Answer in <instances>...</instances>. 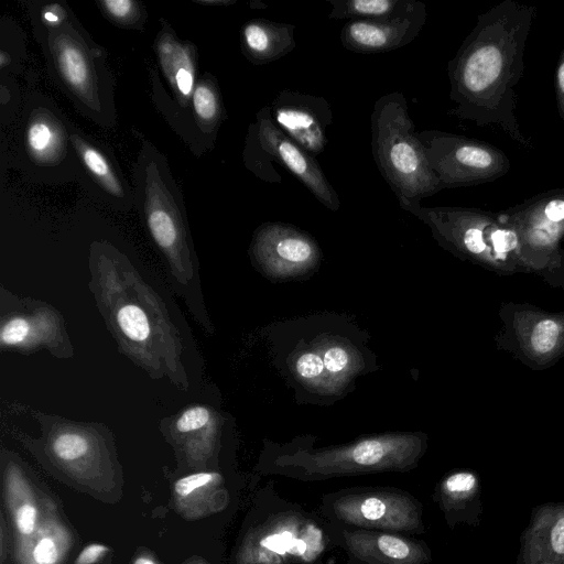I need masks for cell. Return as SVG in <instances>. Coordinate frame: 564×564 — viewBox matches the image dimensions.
Segmentation results:
<instances>
[{
    "mask_svg": "<svg viewBox=\"0 0 564 564\" xmlns=\"http://www.w3.org/2000/svg\"><path fill=\"white\" fill-rule=\"evenodd\" d=\"M31 318L23 315L10 316L2 322L0 341L2 347H26L35 343L34 327Z\"/></svg>",
    "mask_w": 564,
    "mask_h": 564,
    "instance_id": "484cf974",
    "label": "cell"
},
{
    "mask_svg": "<svg viewBox=\"0 0 564 564\" xmlns=\"http://www.w3.org/2000/svg\"><path fill=\"white\" fill-rule=\"evenodd\" d=\"M519 564H564V505H544L533 512Z\"/></svg>",
    "mask_w": 564,
    "mask_h": 564,
    "instance_id": "9a60e30c",
    "label": "cell"
},
{
    "mask_svg": "<svg viewBox=\"0 0 564 564\" xmlns=\"http://www.w3.org/2000/svg\"><path fill=\"white\" fill-rule=\"evenodd\" d=\"M90 449L88 437L79 430H66L58 433L52 442L54 455L63 462H75Z\"/></svg>",
    "mask_w": 564,
    "mask_h": 564,
    "instance_id": "d4e9b609",
    "label": "cell"
},
{
    "mask_svg": "<svg viewBox=\"0 0 564 564\" xmlns=\"http://www.w3.org/2000/svg\"><path fill=\"white\" fill-rule=\"evenodd\" d=\"M322 358L326 375L336 381L350 375L354 369V357L340 345L327 347Z\"/></svg>",
    "mask_w": 564,
    "mask_h": 564,
    "instance_id": "83f0119b",
    "label": "cell"
},
{
    "mask_svg": "<svg viewBox=\"0 0 564 564\" xmlns=\"http://www.w3.org/2000/svg\"><path fill=\"white\" fill-rule=\"evenodd\" d=\"M246 152L249 169L258 177L269 183H281L280 174L272 166V161L278 162L327 209H339V196L317 161L275 126L269 106L257 113V122L250 127Z\"/></svg>",
    "mask_w": 564,
    "mask_h": 564,
    "instance_id": "5b68a950",
    "label": "cell"
},
{
    "mask_svg": "<svg viewBox=\"0 0 564 564\" xmlns=\"http://www.w3.org/2000/svg\"><path fill=\"white\" fill-rule=\"evenodd\" d=\"M295 29L290 23L250 20L241 30L243 53L257 65L275 62L295 48Z\"/></svg>",
    "mask_w": 564,
    "mask_h": 564,
    "instance_id": "2e32d148",
    "label": "cell"
},
{
    "mask_svg": "<svg viewBox=\"0 0 564 564\" xmlns=\"http://www.w3.org/2000/svg\"><path fill=\"white\" fill-rule=\"evenodd\" d=\"M478 494V478L467 470L447 476L441 486L442 500L447 508L463 507L474 500Z\"/></svg>",
    "mask_w": 564,
    "mask_h": 564,
    "instance_id": "603a6c76",
    "label": "cell"
},
{
    "mask_svg": "<svg viewBox=\"0 0 564 564\" xmlns=\"http://www.w3.org/2000/svg\"><path fill=\"white\" fill-rule=\"evenodd\" d=\"M512 327L521 352L538 365H547L564 352V312L522 310L516 313Z\"/></svg>",
    "mask_w": 564,
    "mask_h": 564,
    "instance_id": "4fadbf2b",
    "label": "cell"
},
{
    "mask_svg": "<svg viewBox=\"0 0 564 564\" xmlns=\"http://www.w3.org/2000/svg\"><path fill=\"white\" fill-rule=\"evenodd\" d=\"M109 552V547L101 543L87 545L76 557L75 564H94Z\"/></svg>",
    "mask_w": 564,
    "mask_h": 564,
    "instance_id": "e575fe53",
    "label": "cell"
},
{
    "mask_svg": "<svg viewBox=\"0 0 564 564\" xmlns=\"http://www.w3.org/2000/svg\"><path fill=\"white\" fill-rule=\"evenodd\" d=\"M220 475L212 471H200L180 478L174 484V491L180 497H188L194 491L219 480Z\"/></svg>",
    "mask_w": 564,
    "mask_h": 564,
    "instance_id": "1f68e13d",
    "label": "cell"
},
{
    "mask_svg": "<svg viewBox=\"0 0 564 564\" xmlns=\"http://www.w3.org/2000/svg\"><path fill=\"white\" fill-rule=\"evenodd\" d=\"M44 18H45L47 21H50V22H56V21H58V19H59V18H58L54 12H52V11H46V12L44 13Z\"/></svg>",
    "mask_w": 564,
    "mask_h": 564,
    "instance_id": "74e56055",
    "label": "cell"
},
{
    "mask_svg": "<svg viewBox=\"0 0 564 564\" xmlns=\"http://www.w3.org/2000/svg\"><path fill=\"white\" fill-rule=\"evenodd\" d=\"M26 142L29 149L40 159L51 158L59 143L55 128L45 120H37L30 124Z\"/></svg>",
    "mask_w": 564,
    "mask_h": 564,
    "instance_id": "4316f807",
    "label": "cell"
},
{
    "mask_svg": "<svg viewBox=\"0 0 564 564\" xmlns=\"http://www.w3.org/2000/svg\"><path fill=\"white\" fill-rule=\"evenodd\" d=\"M426 448L425 435L393 433L365 437L354 443L315 451L300 449L282 455L276 465L296 470L304 479L414 467Z\"/></svg>",
    "mask_w": 564,
    "mask_h": 564,
    "instance_id": "277c9868",
    "label": "cell"
},
{
    "mask_svg": "<svg viewBox=\"0 0 564 564\" xmlns=\"http://www.w3.org/2000/svg\"><path fill=\"white\" fill-rule=\"evenodd\" d=\"M426 20V6L416 1L413 8L397 17L347 21L339 39L346 50L355 53H386L410 44Z\"/></svg>",
    "mask_w": 564,
    "mask_h": 564,
    "instance_id": "8fae6325",
    "label": "cell"
},
{
    "mask_svg": "<svg viewBox=\"0 0 564 564\" xmlns=\"http://www.w3.org/2000/svg\"><path fill=\"white\" fill-rule=\"evenodd\" d=\"M172 80L174 82L178 93L187 98L193 90V83H194V76H193V64H187L183 67H181L172 77Z\"/></svg>",
    "mask_w": 564,
    "mask_h": 564,
    "instance_id": "836d02e7",
    "label": "cell"
},
{
    "mask_svg": "<svg viewBox=\"0 0 564 564\" xmlns=\"http://www.w3.org/2000/svg\"><path fill=\"white\" fill-rule=\"evenodd\" d=\"M554 88L557 112L564 122V48L561 51L555 68Z\"/></svg>",
    "mask_w": 564,
    "mask_h": 564,
    "instance_id": "d6a6232c",
    "label": "cell"
},
{
    "mask_svg": "<svg viewBox=\"0 0 564 564\" xmlns=\"http://www.w3.org/2000/svg\"><path fill=\"white\" fill-rule=\"evenodd\" d=\"M213 412L205 405H193L182 411L174 422L180 434L202 431L213 423Z\"/></svg>",
    "mask_w": 564,
    "mask_h": 564,
    "instance_id": "f1b7e54d",
    "label": "cell"
},
{
    "mask_svg": "<svg viewBox=\"0 0 564 564\" xmlns=\"http://www.w3.org/2000/svg\"><path fill=\"white\" fill-rule=\"evenodd\" d=\"M536 8L503 0L477 17L471 32L448 62V111L476 126H498L530 147L516 117V86L522 78L527 40Z\"/></svg>",
    "mask_w": 564,
    "mask_h": 564,
    "instance_id": "6da1fadb",
    "label": "cell"
},
{
    "mask_svg": "<svg viewBox=\"0 0 564 564\" xmlns=\"http://www.w3.org/2000/svg\"><path fill=\"white\" fill-rule=\"evenodd\" d=\"M196 113L204 120H214L219 112L217 96L209 86L198 85L193 94Z\"/></svg>",
    "mask_w": 564,
    "mask_h": 564,
    "instance_id": "4dcf8cb0",
    "label": "cell"
},
{
    "mask_svg": "<svg viewBox=\"0 0 564 564\" xmlns=\"http://www.w3.org/2000/svg\"><path fill=\"white\" fill-rule=\"evenodd\" d=\"M269 107L275 126L308 154L315 158L325 150L333 111L324 97L283 89Z\"/></svg>",
    "mask_w": 564,
    "mask_h": 564,
    "instance_id": "9c48e42d",
    "label": "cell"
},
{
    "mask_svg": "<svg viewBox=\"0 0 564 564\" xmlns=\"http://www.w3.org/2000/svg\"><path fill=\"white\" fill-rule=\"evenodd\" d=\"M115 323L122 336L133 344L142 345L151 338L152 325L150 317L139 304H122L116 311Z\"/></svg>",
    "mask_w": 564,
    "mask_h": 564,
    "instance_id": "7402d4cb",
    "label": "cell"
},
{
    "mask_svg": "<svg viewBox=\"0 0 564 564\" xmlns=\"http://www.w3.org/2000/svg\"><path fill=\"white\" fill-rule=\"evenodd\" d=\"M147 221L152 237L159 247L176 262L183 247V234L173 212L161 189L151 191L147 203Z\"/></svg>",
    "mask_w": 564,
    "mask_h": 564,
    "instance_id": "e0dca14e",
    "label": "cell"
},
{
    "mask_svg": "<svg viewBox=\"0 0 564 564\" xmlns=\"http://www.w3.org/2000/svg\"><path fill=\"white\" fill-rule=\"evenodd\" d=\"M344 522L364 529L419 531L421 507L412 497L390 491L346 495L333 502Z\"/></svg>",
    "mask_w": 564,
    "mask_h": 564,
    "instance_id": "30bf717a",
    "label": "cell"
},
{
    "mask_svg": "<svg viewBox=\"0 0 564 564\" xmlns=\"http://www.w3.org/2000/svg\"><path fill=\"white\" fill-rule=\"evenodd\" d=\"M322 532L295 516L278 517L265 523L249 544L252 564H282L312 560L322 550Z\"/></svg>",
    "mask_w": 564,
    "mask_h": 564,
    "instance_id": "7c38bea8",
    "label": "cell"
},
{
    "mask_svg": "<svg viewBox=\"0 0 564 564\" xmlns=\"http://www.w3.org/2000/svg\"><path fill=\"white\" fill-rule=\"evenodd\" d=\"M68 547V532L59 523L48 521L40 524L36 532L21 543L20 557L23 564H59Z\"/></svg>",
    "mask_w": 564,
    "mask_h": 564,
    "instance_id": "ac0fdd59",
    "label": "cell"
},
{
    "mask_svg": "<svg viewBox=\"0 0 564 564\" xmlns=\"http://www.w3.org/2000/svg\"><path fill=\"white\" fill-rule=\"evenodd\" d=\"M58 68L67 84L82 95L90 88V70L82 51L74 44L63 43L57 47Z\"/></svg>",
    "mask_w": 564,
    "mask_h": 564,
    "instance_id": "44dd1931",
    "label": "cell"
},
{
    "mask_svg": "<svg viewBox=\"0 0 564 564\" xmlns=\"http://www.w3.org/2000/svg\"><path fill=\"white\" fill-rule=\"evenodd\" d=\"M251 252L263 272L272 278L297 276L313 270L321 249L306 231L282 221H268L256 230Z\"/></svg>",
    "mask_w": 564,
    "mask_h": 564,
    "instance_id": "ba28073f",
    "label": "cell"
},
{
    "mask_svg": "<svg viewBox=\"0 0 564 564\" xmlns=\"http://www.w3.org/2000/svg\"><path fill=\"white\" fill-rule=\"evenodd\" d=\"M133 564H156V563L149 556H139L138 558H135Z\"/></svg>",
    "mask_w": 564,
    "mask_h": 564,
    "instance_id": "8d00e7d4",
    "label": "cell"
},
{
    "mask_svg": "<svg viewBox=\"0 0 564 564\" xmlns=\"http://www.w3.org/2000/svg\"><path fill=\"white\" fill-rule=\"evenodd\" d=\"M86 167L94 174L108 192L113 195L121 194V186L112 173L104 155L90 145L75 141Z\"/></svg>",
    "mask_w": 564,
    "mask_h": 564,
    "instance_id": "cb8c5ba5",
    "label": "cell"
},
{
    "mask_svg": "<svg viewBox=\"0 0 564 564\" xmlns=\"http://www.w3.org/2000/svg\"><path fill=\"white\" fill-rule=\"evenodd\" d=\"M349 553L366 564H426L430 551L413 540L366 529L343 532Z\"/></svg>",
    "mask_w": 564,
    "mask_h": 564,
    "instance_id": "5bb4252c",
    "label": "cell"
},
{
    "mask_svg": "<svg viewBox=\"0 0 564 564\" xmlns=\"http://www.w3.org/2000/svg\"><path fill=\"white\" fill-rule=\"evenodd\" d=\"M7 490L15 530L21 543L28 541L37 530L39 510L29 487L17 471L7 477Z\"/></svg>",
    "mask_w": 564,
    "mask_h": 564,
    "instance_id": "ffe728a7",
    "label": "cell"
},
{
    "mask_svg": "<svg viewBox=\"0 0 564 564\" xmlns=\"http://www.w3.org/2000/svg\"><path fill=\"white\" fill-rule=\"evenodd\" d=\"M102 6L111 17L118 20L130 18L134 9V3L129 0H106L102 1Z\"/></svg>",
    "mask_w": 564,
    "mask_h": 564,
    "instance_id": "d590c367",
    "label": "cell"
},
{
    "mask_svg": "<svg viewBox=\"0 0 564 564\" xmlns=\"http://www.w3.org/2000/svg\"><path fill=\"white\" fill-rule=\"evenodd\" d=\"M500 215L514 229L533 262L541 269L556 263L564 239V188L539 193Z\"/></svg>",
    "mask_w": 564,
    "mask_h": 564,
    "instance_id": "52a82bcc",
    "label": "cell"
},
{
    "mask_svg": "<svg viewBox=\"0 0 564 564\" xmlns=\"http://www.w3.org/2000/svg\"><path fill=\"white\" fill-rule=\"evenodd\" d=\"M335 20H379L397 17L409 11L415 0H328Z\"/></svg>",
    "mask_w": 564,
    "mask_h": 564,
    "instance_id": "d6986e66",
    "label": "cell"
},
{
    "mask_svg": "<svg viewBox=\"0 0 564 564\" xmlns=\"http://www.w3.org/2000/svg\"><path fill=\"white\" fill-rule=\"evenodd\" d=\"M370 127L373 161L400 207L414 215L422 199L442 187L417 138L404 95L393 91L379 97Z\"/></svg>",
    "mask_w": 564,
    "mask_h": 564,
    "instance_id": "7a4b0ae2",
    "label": "cell"
},
{
    "mask_svg": "<svg viewBox=\"0 0 564 564\" xmlns=\"http://www.w3.org/2000/svg\"><path fill=\"white\" fill-rule=\"evenodd\" d=\"M435 240L456 256L500 274L541 270L523 251L500 213L458 206H421L415 214Z\"/></svg>",
    "mask_w": 564,
    "mask_h": 564,
    "instance_id": "3957f363",
    "label": "cell"
},
{
    "mask_svg": "<svg viewBox=\"0 0 564 564\" xmlns=\"http://www.w3.org/2000/svg\"><path fill=\"white\" fill-rule=\"evenodd\" d=\"M295 371L306 383H325L326 372L323 358L315 351L302 352L295 361Z\"/></svg>",
    "mask_w": 564,
    "mask_h": 564,
    "instance_id": "f546056e",
    "label": "cell"
},
{
    "mask_svg": "<svg viewBox=\"0 0 564 564\" xmlns=\"http://www.w3.org/2000/svg\"><path fill=\"white\" fill-rule=\"evenodd\" d=\"M416 134L442 189L492 182L510 170L506 153L488 142L440 130Z\"/></svg>",
    "mask_w": 564,
    "mask_h": 564,
    "instance_id": "8992f818",
    "label": "cell"
},
{
    "mask_svg": "<svg viewBox=\"0 0 564 564\" xmlns=\"http://www.w3.org/2000/svg\"><path fill=\"white\" fill-rule=\"evenodd\" d=\"M7 61H8V59H7V57H6V53H4V52H1V53H0V62H1V63H0V65H1V67H3V66L8 63Z\"/></svg>",
    "mask_w": 564,
    "mask_h": 564,
    "instance_id": "f35d334b",
    "label": "cell"
}]
</instances>
